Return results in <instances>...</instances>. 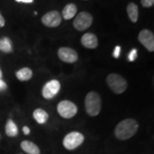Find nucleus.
I'll return each instance as SVG.
<instances>
[{
  "instance_id": "obj_23",
  "label": "nucleus",
  "mask_w": 154,
  "mask_h": 154,
  "mask_svg": "<svg viewBox=\"0 0 154 154\" xmlns=\"http://www.w3.org/2000/svg\"><path fill=\"white\" fill-rule=\"evenodd\" d=\"M5 24V18L3 17V16L1 15V13H0V28L4 27Z\"/></svg>"
},
{
  "instance_id": "obj_14",
  "label": "nucleus",
  "mask_w": 154,
  "mask_h": 154,
  "mask_svg": "<svg viewBox=\"0 0 154 154\" xmlns=\"http://www.w3.org/2000/svg\"><path fill=\"white\" fill-rule=\"evenodd\" d=\"M128 16L132 22H136L139 18V9L134 3H129L127 7Z\"/></svg>"
},
{
  "instance_id": "obj_24",
  "label": "nucleus",
  "mask_w": 154,
  "mask_h": 154,
  "mask_svg": "<svg viewBox=\"0 0 154 154\" xmlns=\"http://www.w3.org/2000/svg\"><path fill=\"white\" fill-rule=\"evenodd\" d=\"M22 131H23V133H24V134H26V135H28V134H30V129H29V128H28V126L23 127Z\"/></svg>"
},
{
  "instance_id": "obj_2",
  "label": "nucleus",
  "mask_w": 154,
  "mask_h": 154,
  "mask_svg": "<svg viewBox=\"0 0 154 154\" xmlns=\"http://www.w3.org/2000/svg\"><path fill=\"white\" fill-rule=\"evenodd\" d=\"M101 98L99 94L95 92H89L85 99L86 111L91 116H96L99 114L101 110Z\"/></svg>"
},
{
  "instance_id": "obj_21",
  "label": "nucleus",
  "mask_w": 154,
  "mask_h": 154,
  "mask_svg": "<svg viewBox=\"0 0 154 154\" xmlns=\"http://www.w3.org/2000/svg\"><path fill=\"white\" fill-rule=\"evenodd\" d=\"M120 52H121V47L120 46H116L114 52H113V56L115 58H118L120 56Z\"/></svg>"
},
{
  "instance_id": "obj_1",
  "label": "nucleus",
  "mask_w": 154,
  "mask_h": 154,
  "mask_svg": "<svg viewBox=\"0 0 154 154\" xmlns=\"http://www.w3.org/2000/svg\"><path fill=\"white\" fill-rule=\"evenodd\" d=\"M139 124L134 119L127 118L121 121L116 127L115 136L118 140H126L133 137L138 131Z\"/></svg>"
},
{
  "instance_id": "obj_26",
  "label": "nucleus",
  "mask_w": 154,
  "mask_h": 154,
  "mask_svg": "<svg viewBox=\"0 0 154 154\" xmlns=\"http://www.w3.org/2000/svg\"><path fill=\"white\" fill-rule=\"evenodd\" d=\"M2 76H3V73H2V70L0 69V78H2Z\"/></svg>"
},
{
  "instance_id": "obj_3",
  "label": "nucleus",
  "mask_w": 154,
  "mask_h": 154,
  "mask_svg": "<svg viewBox=\"0 0 154 154\" xmlns=\"http://www.w3.org/2000/svg\"><path fill=\"white\" fill-rule=\"evenodd\" d=\"M106 81L109 88L115 94H122L126 91L128 88V82L126 80L118 74H110L107 76Z\"/></svg>"
},
{
  "instance_id": "obj_4",
  "label": "nucleus",
  "mask_w": 154,
  "mask_h": 154,
  "mask_svg": "<svg viewBox=\"0 0 154 154\" xmlns=\"http://www.w3.org/2000/svg\"><path fill=\"white\" fill-rule=\"evenodd\" d=\"M77 111H78L77 106L71 101L63 100L57 105V112L63 118L66 119L72 118L73 116L76 115Z\"/></svg>"
},
{
  "instance_id": "obj_17",
  "label": "nucleus",
  "mask_w": 154,
  "mask_h": 154,
  "mask_svg": "<svg viewBox=\"0 0 154 154\" xmlns=\"http://www.w3.org/2000/svg\"><path fill=\"white\" fill-rule=\"evenodd\" d=\"M18 128H17V124L14 122L13 120L9 119L5 125V133L6 134L10 137H16L18 134Z\"/></svg>"
},
{
  "instance_id": "obj_11",
  "label": "nucleus",
  "mask_w": 154,
  "mask_h": 154,
  "mask_svg": "<svg viewBox=\"0 0 154 154\" xmlns=\"http://www.w3.org/2000/svg\"><path fill=\"white\" fill-rule=\"evenodd\" d=\"M81 42L83 46L88 49H95L99 45L98 38L92 33H85L81 38Z\"/></svg>"
},
{
  "instance_id": "obj_8",
  "label": "nucleus",
  "mask_w": 154,
  "mask_h": 154,
  "mask_svg": "<svg viewBox=\"0 0 154 154\" xmlns=\"http://www.w3.org/2000/svg\"><path fill=\"white\" fill-rule=\"evenodd\" d=\"M41 22L46 27L56 28L61 24L62 17H61V14L58 11H50L43 16V17L41 18Z\"/></svg>"
},
{
  "instance_id": "obj_15",
  "label": "nucleus",
  "mask_w": 154,
  "mask_h": 154,
  "mask_svg": "<svg viewBox=\"0 0 154 154\" xmlns=\"http://www.w3.org/2000/svg\"><path fill=\"white\" fill-rule=\"evenodd\" d=\"M76 12L77 7L75 6V5H74V4H69V5H67L63 8V12H62V15H63V17L65 20H69V19H72L73 17L75 16Z\"/></svg>"
},
{
  "instance_id": "obj_16",
  "label": "nucleus",
  "mask_w": 154,
  "mask_h": 154,
  "mask_svg": "<svg viewBox=\"0 0 154 154\" xmlns=\"http://www.w3.org/2000/svg\"><path fill=\"white\" fill-rule=\"evenodd\" d=\"M17 78L19 81L26 82L30 80L33 76V71L29 68H22L16 73Z\"/></svg>"
},
{
  "instance_id": "obj_25",
  "label": "nucleus",
  "mask_w": 154,
  "mask_h": 154,
  "mask_svg": "<svg viewBox=\"0 0 154 154\" xmlns=\"http://www.w3.org/2000/svg\"><path fill=\"white\" fill-rule=\"evenodd\" d=\"M17 2H22V3H26V4H30L33 3V0H16Z\"/></svg>"
},
{
  "instance_id": "obj_13",
  "label": "nucleus",
  "mask_w": 154,
  "mask_h": 154,
  "mask_svg": "<svg viewBox=\"0 0 154 154\" xmlns=\"http://www.w3.org/2000/svg\"><path fill=\"white\" fill-rule=\"evenodd\" d=\"M33 118L35 119V121L38 122V124H44L45 123L48 118H49V116H48V113L45 111L43 109H36V110L33 111Z\"/></svg>"
},
{
  "instance_id": "obj_6",
  "label": "nucleus",
  "mask_w": 154,
  "mask_h": 154,
  "mask_svg": "<svg viewBox=\"0 0 154 154\" xmlns=\"http://www.w3.org/2000/svg\"><path fill=\"white\" fill-rule=\"evenodd\" d=\"M93 23V17L88 12H81L78 14L73 22V25L78 31H84L91 27Z\"/></svg>"
},
{
  "instance_id": "obj_20",
  "label": "nucleus",
  "mask_w": 154,
  "mask_h": 154,
  "mask_svg": "<svg viewBox=\"0 0 154 154\" xmlns=\"http://www.w3.org/2000/svg\"><path fill=\"white\" fill-rule=\"evenodd\" d=\"M154 0H141V5L143 7L149 8L153 5Z\"/></svg>"
},
{
  "instance_id": "obj_7",
  "label": "nucleus",
  "mask_w": 154,
  "mask_h": 154,
  "mask_svg": "<svg viewBox=\"0 0 154 154\" xmlns=\"http://www.w3.org/2000/svg\"><path fill=\"white\" fill-rule=\"evenodd\" d=\"M60 88V82L57 80H51L47 83H45V85L42 89V95L45 99H52L59 93Z\"/></svg>"
},
{
  "instance_id": "obj_5",
  "label": "nucleus",
  "mask_w": 154,
  "mask_h": 154,
  "mask_svg": "<svg viewBox=\"0 0 154 154\" xmlns=\"http://www.w3.org/2000/svg\"><path fill=\"white\" fill-rule=\"evenodd\" d=\"M84 141V135L81 133L73 131L68 134L63 139V146L68 150H74L80 146Z\"/></svg>"
},
{
  "instance_id": "obj_9",
  "label": "nucleus",
  "mask_w": 154,
  "mask_h": 154,
  "mask_svg": "<svg viewBox=\"0 0 154 154\" xmlns=\"http://www.w3.org/2000/svg\"><path fill=\"white\" fill-rule=\"evenodd\" d=\"M138 38L140 42L149 51H154V35L152 32L147 29H143L139 33Z\"/></svg>"
},
{
  "instance_id": "obj_12",
  "label": "nucleus",
  "mask_w": 154,
  "mask_h": 154,
  "mask_svg": "<svg viewBox=\"0 0 154 154\" xmlns=\"http://www.w3.org/2000/svg\"><path fill=\"white\" fill-rule=\"evenodd\" d=\"M22 149L28 154H40V150L37 145L29 140H24L21 143Z\"/></svg>"
},
{
  "instance_id": "obj_10",
  "label": "nucleus",
  "mask_w": 154,
  "mask_h": 154,
  "mask_svg": "<svg viewBox=\"0 0 154 154\" xmlns=\"http://www.w3.org/2000/svg\"><path fill=\"white\" fill-rule=\"evenodd\" d=\"M58 57L61 60L69 63H75L78 60V54L77 52L69 47H61L57 51Z\"/></svg>"
},
{
  "instance_id": "obj_19",
  "label": "nucleus",
  "mask_w": 154,
  "mask_h": 154,
  "mask_svg": "<svg viewBox=\"0 0 154 154\" xmlns=\"http://www.w3.org/2000/svg\"><path fill=\"white\" fill-rule=\"evenodd\" d=\"M137 56H138L137 50L133 49L132 51L129 52V54H128V60L130 61V62H134V61L137 58Z\"/></svg>"
},
{
  "instance_id": "obj_18",
  "label": "nucleus",
  "mask_w": 154,
  "mask_h": 154,
  "mask_svg": "<svg viewBox=\"0 0 154 154\" xmlns=\"http://www.w3.org/2000/svg\"><path fill=\"white\" fill-rule=\"evenodd\" d=\"M0 51L5 53H11L13 51V45L11 38L4 37L0 39Z\"/></svg>"
},
{
  "instance_id": "obj_22",
  "label": "nucleus",
  "mask_w": 154,
  "mask_h": 154,
  "mask_svg": "<svg viewBox=\"0 0 154 154\" xmlns=\"http://www.w3.org/2000/svg\"><path fill=\"white\" fill-rule=\"evenodd\" d=\"M7 88V84L5 81L2 80V78H0V91H4Z\"/></svg>"
}]
</instances>
